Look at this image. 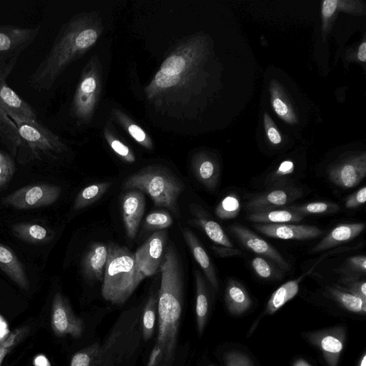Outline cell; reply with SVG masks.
Here are the masks:
<instances>
[{"label":"cell","mask_w":366,"mask_h":366,"mask_svg":"<svg viewBox=\"0 0 366 366\" xmlns=\"http://www.w3.org/2000/svg\"><path fill=\"white\" fill-rule=\"evenodd\" d=\"M267 192L252 197L247 204L251 212L285 207L300 198L302 190L292 186H274Z\"/></svg>","instance_id":"obj_11"},{"label":"cell","mask_w":366,"mask_h":366,"mask_svg":"<svg viewBox=\"0 0 366 366\" xmlns=\"http://www.w3.org/2000/svg\"><path fill=\"white\" fill-rule=\"evenodd\" d=\"M1 189V188H0Z\"/></svg>","instance_id":"obj_56"},{"label":"cell","mask_w":366,"mask_h":366,"mask_svg":"<svg viewBox=\"0 0 366 366\" xmlns=\"http://www.w3.org/2000/svg\"><path fill=\"white\" fill-rule=\"evenodd\" d=\"M191 210L194 218L191 222L200 227L207 237L214 243L222 247L233 248V244L228 238L221 226L209 218L208 214L198 205H192Z\"/></svg>","instance_id":"obj_19"},{"label":"cell","mask_w":366,"mask_h":366,"mask_svg":"<svg viewBox=\"0 0 366 366\" xmlns=\"http://www.w3.org/2000/svg\"><path fill=\"white\" fill-rule=\"evenodd\" d=\"M61 188L50 184L22 187L6 196L2 202L17 209H32L54 204L59 197Z\"/></svg>","instance_id":"obj_6"},{"label":"cell","mask_w":366,"mask_h":366,"mask_svg":"<svg viewBox=\"0 0 366 366\" xmlns=\"http://www.w3.org/2000/svg\"><path fill=\"white\" fill-rule=\"evenodd\" d=\"M97 39V32L93 29H86L78 33L75 43L78 49H86L92 45Z\"/></svg>","instance_id":"obj_44"},{"label":"cell","mask_w":366,"mask_h":366,"mask_svg":"<svg viewBox=\"0 0 366 366\" xmlns=\"http://www.w3.org/2000/svg\"><path fill=\"white\" fill-rule=\"evenodd\" d=\"M8 115L16 127L19 147H26L33 157L40 158L64 149L59 138L38 120H23L13 114Z\"/></svg>","instance_id":"obj_4"},{"label":"cell","mask_w":366,"mask_h":366,"mask_svg":"<svg viewBox=\"0 0 366 366\" xmlns=\"http://www.w3.org/2000/svg\"><path fill=\"white\" fill-rule=\"evenodd\" d=\"M224 361L227 366H252L250 360L246 355L237 352L227 353Z\"/></svg>","instance_id":"obj_45"},{"label":"cell","mask_w":366,"mask_h":366,"mask_svg":"<svg viewBox=\"0 0 366 366\" xmlns=\"http://www.w3.org/2000/svg\"><path fill=\"white\" fill-rule=\"evenodd\" d=\"M167 238V232L164 229L155 231L134 254L137 266L146 277L160 271Z\"/></svg>","instance_id":"obj_8"},{"label":"cell","mask_w":366,"mask_h":366,"mask_svg":"<svg viewBox=\"0 0 366 366\" xmlns=\"http://www.w3.org/2000/svg\"><path fill=\"white\" fill-rule=\"evenodd\" d=\"M0 108L23 120H37L35 110L5 81L0 83Z\"/></svg>","instance_id":"obj_16"},{"label":"cell","mask_w":366,"mask_h":366,"mask_svg":"<svg viewBox=\"0 0 366 366\" xmlns=\"http://www.w3.org/2000/svg\"><path fill=\"white\" fill-rule=\"evenodd\" d=\"M111 147L115 152L124 157L127 161L132 162L134 160L131 154L129 148L118 140H114L111 143Z\"/></svg>","instance_id":"obj_49"},{"label":"cell","mask_w":366,"mask_h":366,"mask_svg":"<svg viewBox=\"0 0 366 366\" xmlns=\"http://www.w3.org/2000/svg\"><path fill=\"white\" fill-rule=\"evenodd\" d=\"M182 181L169 170L145 168L125 179L124 189H138L152 199L155 206L165 208L173 214L179 213L178 199L184 189Z\"/></svg>","instance_id":"obj_3"},{"label":"cell","mask_w":366,"mask_h":366,"mask_svg":"<svg viewBox=\"0 0 366 366\" xmlns=\"http://www.w3.org/2000/svg\"><path fill=\"white\" fill-rule=\"evenodd\" d=\"M291 209L303 214H331L339 210V205L330 202H315L305 204L289 207Z\"/></svg>","instance_id":"obj_35"},{"label":"cell","mask_w":366,"mask_h":366,"mask_svg":"<svg viewBox=\"0 0 366 366\" xmlns=\"http://www.w3.org/2000/svg\"><path fill=\"white\" fill-rule=\"evenodd\" d=\"M129 132L134 139L139 142H142L145 139L146 136L144 131L137 125H131L129 127Z\"/></svg>","instance_id":"obj_51"},{"label":"cell","mask_w":366,"mask_h":366,"mask_svg":"<svg viewBox=\"0 0 366 366\" xmlns=\"http://www.w3.org/2000/svg\"><path fill=\"white\" fill-rule=\"evenodd\" d=\"M185 66L183 58L179 56H172L167 58L162 64L161 71L169 75H178Z\"/></svg>","instance_id":"obj_41"},{"label":"cell","mask_w":366,"mask_h":366,"mask_svg":"<svg viewBox=\"0 0 366 366\" xmlns=\"http://www.w3.org/2000/svg\"><path fill=\"white\" fill-rule=\"evenodd\" d=\"M364 223L342 224L335 227L315 247L312 252H320L342 243L350 241L358 236L365 229Z\"/></svg>","instance_id":"obj_21"},{"label":"cell","mask_w":366,"mask_h":366,"mask_svg":"<svg viewBox=\"0 0 366 366\" xmlns=\"http://www.w3.org/2000/svg\"><path fill=\"white\" fill-rule=\"evenodd\" d=\"M302 218V215L293 211L289 207L253 212L247 217L249 221L257 224L299 222Z\"/></svg>","instance_id":"obj_22"},{"label":"cell","mask_w":366,"mask_h":366,"mask_svg":"<svg viewBox=\"0 0 366 366\" xmlns=\"http://www.w3.org/2000/svg\"><path fill=\"white\" fill-rule=\"evenodd\" d=\"M39 27L0 26V72L6 79L19 54L34 40Z\"/></svg>","instance_id":"obj_5"},{"label":"cell","mask_w":366,"mask_h":366,"mask_svg":"<svg viewBox=\"0 0 366 366\" xmlns=\"http://www.w3.org/2000/svg\"><path fill=\"white\" fill-rule=\"evenodd\" d=\"M328 291L332 297L347 310L361 314L366 312V301L360 297L342 287H330Z\"/></svg>","instance_id":"obj_29"},{"label":"cell","mask_w":366,"mask_h":366,"mask_svg":"<svg viewBox=\"0 0 366 366\" xmlns=\"http://www.w3.org/2000/svg\"><path fill=\"white\" fill-rule=\"evenodd\" d=\"M0 269L16 285L24 290H29L30 283L24 265L14 251L0 242Z\"/></svg>","instance_id":"obj_17"},{"label":"cell","mask_w":366,"mask_h":366,"mask_svg":"<svg viewBox=\"0 0 366 366\" xmlns=\"http://www.w3.org/2000/svg\"><path fill=\"white\" fill-rule=\"evenodd\" d=\"M366 202V187H362L355 193L350 195L345 200V207L347 209H354Z\"/></svg>","instance_id":"obj_46"},{"label":"cell","mask_w":366,"mask_h":366,"mask_svg":"<svg viewBox=\"0 0 366 366\" xmlns=\"http://www.w3.org/2000/svg\"><path fill=\"white\" fill-rule=\"evenodd\" d=\"M0 136L14 155L19 148V139L16 127L10 117L0 108Z\"/></svg>","instance_id":"obj_30"},{"label":"cell","mask_w":366,"mask_h":366,"mask_svg":"<svg viewBox=\"0 0 366 366\" xmlns=\"http://www.w3.org/2000/svg\"><path fill=\"white\" fill-rule=\"evenodd\" d=\"M254 227L267 237L281 239H310L324 233L322 229L312 225L256 223Z\"/></svg>","instance_id":"obj_12"},{"label":"cell","mask_w":366,"mask_h":366,"mask_svg":"<svg viewBox=\"0 0 366 366\" xmlns=\"http://www.w3.org/2000/svg\"><path fill=\"white\" fill-rule=\"evenodd\" d=\"M338 0H325L322 5V29L324 31L328 29L332 18L337 11Z\"/></svg>","instance_id":"obj_42"},{"label":"cell","mask_w":366,"mask_h":366,"mask_svg":"<svg viewBox=\"0 0 366 366\" xmlns=\"http://www.w3.org/2000/svg\"><path fill=\"white\" fill-rule=\"evenodd\" d=\"M212 366V365H211Z\"/></svg>","instance_id":"obj_57"},{"label":"cell","mask_w":366,"mask_h":366,"mask_svg":"<svg viewBox=\"0 0 366 366\" xmlns=\"http://www.w3.org/2000/svg\"><path fill=\"white\" fill-rule=\"evenodd\" d=\"M343 277H357L366 272V257L365 255L351 257L347 259L345 267L337 269Z\"/></svg>","instance_id":"obj_37"},{"label":"cell","mask_w":366,"mask_h":366,"mask_svg":"<svg viewBox=\"0 0 366 366\" xmlns=\"http://www.w3.org/2000/svg\"><path fill=\"white\" fill-rule=\"evenodd\" d=\"M301 277L290 280L278 287L271 295L267 302L265 314L272 315L292 299L299 291Z\"/></svg>","instance_id":"obj_25"},{"label":"cell","mask_w":366,"mask_h":366,"mask_svg":"<svg viewBox=\"0 0 366 366\" xmlns=\"http://www.w3.org/2000/svg\"><path fill=\"white\" fill-rule=\"evenodd\" d=\"M310 341L322 352L329 366H337L344 346L345 332L342 328H333L310 335Z\"/></svg>","instance_id":"obj_14"},{"label":"cell","mask_w":366,"mask_h":366,"mask_svg":"<svg viewBox=\"0 0 366 366\" xmlns=\"http://www.w3.org/2000/svg\"><path fill=\"white\" fill-rule=\"evenodd\" d=\"M229 229L245 248L270 259L281 269L287 270L290 269V264L281 254L267 241L257 236L250 229L239 224H232Z\"/></svg>","instance_id":"obj_10"},{"label":"cell","mask_w":366,"mask_h":366,"mask_svg":"<svg viewBox=\"0 0 366 366\" xmlns=\"http://www.w3.org/2000/svg\"><path fill=\"white\" fill-rule=\"evenodd\" d=\"M145 198L138 189L127 192L122 197V217L127 236L135 238L145 209Z\"/></svg>","instance_id":"obj_13"},{"label":"cell","mask_w":366,"mask_h":366,"mask_svg":"<svg viewBox=\"0 0 366 366\" xmlns=\"http://www.w3.org/2000/svg\"><path fill=\"white\" fill-rule=\"evenodd\" d=\"M293 366H310L306 361L304 360H297Z\"/></svg>","instance_id":"obj_54"},{"label":"cell","mask_w":366,"mask_h":366,"mask_svg":"<svg viewBox=\"0 0 366 366\" xmlns=\"http://www.w3.org/2000/svg\"><path fill=\"white\" fill-rule=\"evenodd\" d=\"M358 366H366V353L364 352L360 362Z\"/></svg>","instance_id":"obj_55"},{"label":"cell","mask_w":366,"mask_h":366,"mask_svg":"<svg viewBox=\"0 0 366 366\" xmlns=\"http://www.w3.org/2000/svg\"><path fill=\"white\" fill-rule=\"evenodd\" d=\"M357 59L362 62L366 61V42L365 41L358 48Z\"/></svg>","instance_id":"obj_53"},{"label":"cell","mask_w":366,"mask_h":366,"mask_svg":"<svg viewBox=\"0 0 366 366\" xmlns=\"http://www.w3.org/2000/svg\"><path fill=\"white\" fill-rule=\"evenodd\" d=\"M357 277H342L341 282L345 285L344 290L366 301V282Z\"/></svg>","instance_id":"obj_39"},{"label":"cell","mask_w":366,"mask_h":366,"mask_svg":"<svg viewBox=\"0 0 366 366\" xmlns=\"http://www.w3.org/2000/svg\"><path fill=\"white\" fill-rule=\"evenodd\" d=\"M179 77L178 75H169L164 73L161 70L158 71L155 76V81L157 84L163 88L174 86L178 83Z\"/></svg>","instance_id":"obj_48"},{"label":"cell","mask_w":366,"mask_h":366,"mask_svg":"<svg viewBox=\"0 0 366 366\" xmlns=\"http://www.w3.org/2000/svg\"><path fill=\"white\" fill-rule=\"evenodd\" d=\"M225 302L229 312L238 315L250 307L252 300L243 285L231 279L226 287Z\"/></svg>","instance_id":"obj_23"},{"label":"cell","mask_w":366,"mask_h":366,"mask_svg":"<svg viewBox=\"0 0 366 366\" xmlns=\"http://www.w3.org/2000/svg\"><path fill=\"white\" fill-rule=\"evenodd\" d=\"M110 185V182H104L86 187L77 194L73 209L79 210L92 204L102 197Z\"/></svg>","instance_id":"obj_28"},{"label":"cell","mask_w":366,"mask_h":366,"mask_svg":"<svg viewBox=\"0 0 366 366\" xmlns=\"http://www.w3.org/2000/svg\"><path fill=\"white\" fill-rule=\"evenodd\" d=\"M328 174L336 186L347 189L357 186L366 174L365 154L351 157L334 164Z\"/></svg>","instance_id":"obj_9"},{"label":"cell","mask_w":366,"mask_h":366,"mask_svg":"<svg viewBox=\"0 0 366 366\" xmlns=\"http://www.w3.org/2000/svg\"><path fill=\"white\" fill-rule=\"evenodd\" d=\"M252 267L255 273L263 279H275L280 274L267 260L262 257H256L252 260Z\"/></svg>","instance_id":"obj_38"},{"label":"cell","mask_w":366,"mask_h":366,"mask_svg":"<svg viewBox=\"0 0 366 366\" xmlns=\"http://www.w3.org/2000/svg\"><path fill=\"white\" fill-rule=\"evenodd\" d=\"M14 171L15 167L12 159L0 152V188L11 179Z\"/></svg>","instance_id":"obj_40"},{"label":"cell","mask_w":366,"mask_h":366,"mask_svg":"<svg viewBox=\"0 0 366 366\" xmlns=\"http://www.w3.org/2000/svg\"><path fill=\"white\" fill-rule=\"evenodd\" d=\"M13 234L18 239L32 244H46L54 237V232L47 227L34 222H20L12 225Z\"/></svg>","instance_id":"obj_20"},{"label":"cell","mask_w":366,"mask_h":366,"mask_svg":"<svg viewBox=\"0 0 366 366\" xmlns=\"http://www.w3.org/2000/svg\"><path fill=\"white\" fill-rule=\"evenodd\" d=\"M194 277L196 284V320L198 332L199 335H202L208 314V297L205 282L202 274L195 271Z\"/></svg>","instance_id":"obj_26"},{"label":"cell","mask_w":366,"mask_h":366,"mask_svg":"<svg viewBox=\"0 0 366 366\" xmlns=\"http://www.w3.org/2000/svg\"><path fill=\"white\" fill-rule=\"evenodd\" d=\"M213 250L220 257H227L232 255H237L241 253V251L236 248H229L226 247H212Z\"/></svg>","instance_id":"obj_50"},{"label":"cell","mask_w":366,"mask_h":366,"mask_svg":"<svg viewBox=\"0 0 366 366\" xmlns=\"http://www.w3.org/2000/svg\"><path fill=\"white\" fill-rule=\"evenodd\" d=\"M30 327L28 325L18 327L8 334L0 342V366L5 357L29 333Z\"/></svg>","instance_id":"obj_32"},{"label":"cell","mask_w":366,"mask_h":366,"mask_svg":"<svg viewBox=\"0 0 366 366\" xmlns=\"http://www.w3.org/2000/svg\"><path fill=\"white\" fill-rule=\"evenodd\" d=\"M173 223V219L169 212L164 210L155 211L149 213L144 223L146 230L158 231L169 227Z\"/></svg>","instance_id":"obj_36"},{"label":"cell","mask_w":366,"mask_h":366,"mask_svg":"<svg viewBox=\"0 0 366 366\" xmlns=\"http://www.w3.org/2000/svg\"><path fill=\"white\" fill-rule=\"evenodd\" d=\"M101 352L98 342L78 351L71 357L69 366H94Z\"/></svg>","instance_id":"obj_34"},{"label":"cell","mask_w":366,"mask_h":366,"mask_svg":"<svg viewBox=\"0 0 366 366\" xmlns=\"http://www.w3.org/2000/svg\"><path fill=\"white\" fill-rule=\"evenodd\" d=\"M194 174L197 179L209 190H214L219 183V167L209 159L202 158L197 162Z\"/></svg>","instance_id":"obj_27"},{"label":"cell","mask_w":366,"mask_h":366,"mask_svg":"<svg viewBox=\"0 0 366 366\" xmlns=\"http://www.w3.org/2000/svg\"><path fill=\"white\" fill-rule=\"evenodd\" d=\"M51 327L57 337L69 335L79 338L84 330V320L74 314L67 299L59 292L55 293L52 300Z\"/></svg>","instance_id":"obj_7"},{"label":"cell","mask_w":366,"mask_h":366,"mask_svg":"<svg viewBox=\"0 0 366 366\" xmlns=\"http://www.w3.org/2000/svg\"><path fill=\"white\" fill-rule=\"evenodd\" d=\"M240 211V202L234 193L225 196L215 208V214L221 219L236 217Z\"/></svg>","instance_id":"obj_33"},{"label":"cell","mask_w":366,"mask_h":366,"mask_svg":"<svg viewBox=\"0 0 366 366\" xmlns=\"http://www.w3.org/2000/svg\"><path fill=\"white\" fill-rule=\"evenodd\" d=\"M102 295L113 305L124 304L146 276L135 262L134 254L126 247L114 242L107 245Z\"/></svg>","instance_id":"obj_2"},{"label":"cell","mask_w":366,"mask_h":366,"mask_svg":"<svg viewBox=\"0 0 366 366\" xmlns=\"http://www.w3.org/2000/svg\"><path fill=\"white\" fill-rule=\"evenodd\" d=\"M294 170V162L291 160H285L280 163L274 174H272L271 179L272 181L280 180V179L292 174Z\"/></svg>","instance_id":"obj_47"},{"label":"cell","mask_w":366,"mask_h":366,"mask_svg":"<svg viewBox=\"0 0 366 366\" xmlns=\"http://www.w3.org/2000/svg\"><path fill=\"white\" fill-rule=\"evenodd\" d=\"M160 271L159 332L147 366H172L175 355L182 307L183 271L173 244L165 249Z\"/></svg>","instance_id":"obj_1"},{"label":"cell","mask_w":366,"mask_h":366,"mask_svg":"<svg viewBox=\"0 0 366 366\" xmlns=\"http://www.w3.org/2000/svg\"><path fill=\"white\" fill-rule=\"evenodd\" d=\"M95 88L96 81L92 77L86 78L81 82V90L84 93H91Z\"/></svg>","instance_id":"obj_52"},{"label":"cell","mask_w":366,"mask_h":366,"mask_svg":"<svg viewBox=\"0 0 366 366\" xmlns=\"http://www.w3.org/2000/svg\"><path fill=\"white\" fill-rule=\"evenodd\" d=\"M271 104L275 113L288 124L297 122V116L291 102L281 86L274 81H272L269 86Z\"/></svg>","instance_id":"obj_24"},{"label":"cell","mask_w":366,"mask_h":366,"mask_svg":"<svg viewBox=\"0 0 366 366\" xmlns=\"http://www.w3.org/2000/svg\"><path fill=\"white\" fill-rule=\"evenodd\" d=\"M108 256L107 245L94 242L85 252L81 261V272L89 281H103Z\"/></svg>","instance_id":"obj_15"},{"label":"cell","mask_w":366,"mask_h":366,"mask_svg":"<svg viewBox=\"0 0 366 366\" xmlns=\"http://www.w3.org/2000/svg\"><path fill=\"white\" fill-rule=\"evenodd\" d=\"M264 126L268 140L274 145L280 144L282 142V136L267 113L264 114Z\"/></svg>","instance_id":"obj_43"},{"label":"cell","mask_w":366,"mask_h":366,"mask_svg":"<svg viewBox=\"0 0 366 366\" xmlns=\"http://www.w3.org/2000/svg\"><path fill=\"white\" fill-rule=\"evenodd\" d=\"M182 233L194 258L204 272L207 279L215 290L218 280L212 261L196 235L188 228H182Z\"/></svg>","instance_id":"obj_18"},{"label":"cell","mask_w":366,"mask_h":366,"mask_svg":"<svg viewBox=\"0 0 366 366\" xmlns=\"http://www.w3.org/2000/svg\"><path fill=\"white\" fill-rule=\"evenodd\" d=\"M157 311V297L154 292L149 296L143 311L142 334L145 341L153 335Z\"/></svg>","instance_id":"obj_31"}]
</instances>
